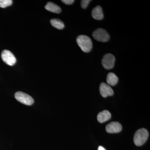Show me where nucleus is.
Wrapping results in <instances>:
<instances>
[{
    "mask_svg": "<svg viewBox=\"0 0 150 150\" xmlns=\"http://www.w3.org/2000/svg\"><path fill=\"white\" fill-rule=\"evenodd\" d=\"M76 42L82 50L86 53H88L92 48V42L91 39L87 35H79L76 38Z\"/></svg>",
    "mask_w": 150,
    "mask_h": 150,
    "instance_id": "obj_1",
    "label": "nucleus"
},
{
    "mask_svg": "<svg viewBox=\"0 0 150 150\" xmlns=\"http://www.w3.org/2000/svg\"><path fill=\"white\" fill-rule=\"evenodd\" d=\"M149 137V133L146 129L142 128L136 131L134 134V144L137 146H141L146 142Z\"/></svg>",
    "mask_w": 150,
    "mask_h": 150,
    "instance_id": "obj_2",
    "label": "nucleus"
},
{
    "mask_svg": "<svg viewBox=\"0 0 150 150\" xmlns=\"http://www.w3.org/2000/svg\"><path fill=\"white\" fill-rule=\"evenodd\" d=\"M15 97L19 102L26 105H31L34 103L32 97L23 92H17L15 94Z\"/></svg>",
    "mask_w": 150,
    "mask_h": 150,
    "instance_id": "obj_3",
    "label": "nucleus"
},
{
    "mask_svg": "<svg viewBox=\"0 0 150 150\" xmlns=\"http://www.w3.org/2000/svg\"><path fill=\"white\" fill-rule=\"evenodd\" d=\"M93 36L95 40L100 42H107L110 39V35L105 30L98 28L93 33Z\"/></svg>",
    "mask_w": 150,
    "mask_h": 150,
    "instance_id": "obj_4",
    "label": "nucleus"
},
{
    "mask_svg": "<svg viewBox=\"0 0 150 150\" xmlns=\"http://www.w3.org/2000/svg\"><path fill=\"white\" fill-rule=\"evenodd\" d=\"M1 56L4 62L9 66H13L16 63V59L15 56L8 50H4L2 52Z\"/></svg>",
    "mask_w": 150,
    "mask_h": 150,
    "instance_id": "obj_5",
    "label": "nucleus"
},
{
    "mask_svg": "<svg viewBox=\"0 0 150 150\" xmlns=\"http://www.w3.org/2000/svg\"><path fill=\"white\" fill-rule=\"evenodd\" d=\"M115 57L112 54H105L103 56L102 59L103 66L106 69H112L115 64Z\"/></svg>",
    "mask_w": 150,
    "mask_h": 150,
    "instance_id": "obj_6",
    "label": "nucleus"
},
{
    "mask_svg": "<svg viewBox=\"0 0 150 150\" xmlns=\"http://www.w3.org/2000/svg\"><path fill=\"white\" fill-rule=\"evenodd\" d=\"M122 129V126L121 123L118 122H112L108 124L105 127L106 132L110 134L118 133L121 132Z\"/></svg>",
    "mask_w": 150,
    "mask_h": 150,
    "instance_id": "obj_7",
    "label": "nucleus"
},
{
    "mask_svg": "<svg viewBox=\"0 0 150 150\" xmlns=\"http://www.w3.org/2000/svg\"><path fill=\"white\" fill-rule=\"evenodd\" d=\"M99 90L100 94L103 97L112 96L114 93L112 88L108 84L105 83H102L100 84Z\"/></svg>",
    "mask_w": 150,
    "mask_h": 150,
    "instance_id": "obj_8",
    "label": "nucleus"
},
{
    "mask_svg": "<svg viewBox=\"0 0 150 150\" xmlns=\"http://www.w3.org/2000/svg\"><path fill=\"white\" fill-rule=\"evenodd\" d=\"M111 113L107 110H104L100 112L97 115V120L100 123H104L110 120L111 118Z\"/></svg>",
    "mask_w": 150,
    "mask_h": 150,
    "instance_id": "obj_9",
    "label": "nucleus"
},
{
    "mask_svg": "<svg viewBox=\"0 0 150 150\" xmlns=\"http://www.w3.org/2000/svg\"><path fill=\"white\" fill-rule=\"evenodd\" d=\"M92 16L95 19L100 20L103 18V13L102 8L100 6H97L93 9Z\"/></svg>",
    "mask_w": 150,
    "mask_h": 150,
    "instance_id": "obj_10",
    "label": "nucleus"
},
{
    "mask_svg": "<svg viewBox=\"0 0 150 150\" xmlns=\"http://www.w3.org/2000/svg\"><path fill=\"white\" fill-rule=\"evenodd\" d=\"M45 8L47 10L54 13H59L62 11V9L59 6L51 2L47 3Z\"/></svg>",
    "mask_w": 150,
    "mask_h": 150,
    "instance_id": "obj_11",
    "label": "nucleus"
},
{
    "mask_svg": "<svg viewBox=\"0 0 150 150\" xmlns=\"http://www.w3.org/2000/svg\"><path fill=\"white\" fill-rule=\"evenodd\" d=\"M118 78L115 74L109 73L107 75L106 81L108 85L114 86L118 83Z\"/></svg>",
    "mask_w": 150,
    "mask_h": 150,
    "instance_id": "obj_12",
    "label": "nucleus"
},
{
    "mask_svg": "<svg viewBox=\"0 0 150 150\" xmlns=\"http://www.w3.org/2000/svg\"><path fill=\"white\" fill-rule=\"evenodd\" d=\"M51 25L58 29H62L65 27L64 23L59 19H52L51 20Z\"/></svg>",
    "mask_w": 150,
    "mask_h": 150,
    "instance_id": "obj_13",
    "label": "nucleus"
},
{
    "mask_svg": "<svg viewBox=\"0 0 150 150\" xmlns=\"http://www.w3.org/2000/svg\"><path fill=\"white\" fill-rule=\"evenodd\" d=\"M12 3V0H0V7L5 8L11 5Z\"/></svg>",
    "mask_w": 150,
    "mask_h": 150,
    "instance_id": "obj_14",
    "label": "nucleus"
},
{
    "mask_svg": "<svg viewBox=\"0 0 150 150\" xmlns=\"http://www.w3.org/2000/svg\"><path fill=\"white\" fill-rule=\"evenodd\" d=\"M90 0H82L81 1V6L83 9H85L87 7L89 3L90 2Z\"/></svg>",
    "mask_w": 150,
    "mask_h": 150,
    "instance_id": "obj_15",
    "label": "nucleus"
},
{
    "mask_svg": "<svg viewBox=\"0 0 150 150\" xmlns=\"http://www.w3.org/2000/svg\"><path fill=\"white\" fill-rule=\"evenodd\" d=\"M62 2L64 3L65 4L68 5H71L74 2V0H62Z\"/></svg>",
    "mask_w": 150,
    "mask_h": 150,
    "instance_id": "obj_16",
    "label": "nucleus"
},
{
    "mask_svg": "<svg viewBox=\"0 0 150 150\" xmlns=\"http://www.w3.org/2000/svg\"><path fill=\"white\" fill-rule=\"evenodd\" d=\"M98 150H106L102 146H99L98 148Z\"/></svg>",
    "mask_w": 150,
    "mask_h": 150,
    "instance_id": "obj_17",
    "label": "nucleus"
}]
</instances>
